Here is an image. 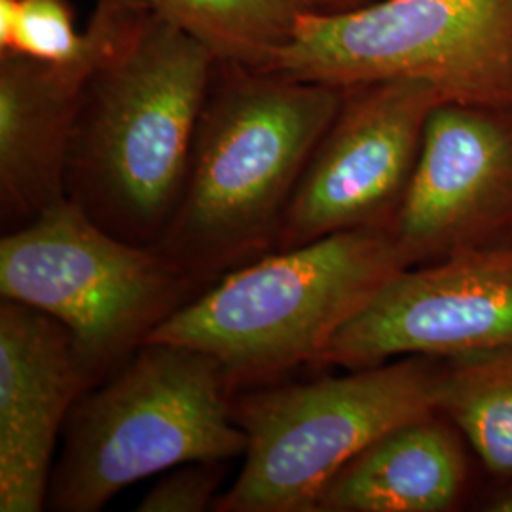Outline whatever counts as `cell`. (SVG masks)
<instances>
[{
	"label": "cell",
	"mask_w": 512,
	"mask_h": 512,
	"mask_svg": "<svg viewBox=\"0 0 512 512\" xmlns=\"http://www.w3.org/2000/svg\"><path fill=\"white\" fill-rule=\"evenodd\" d=\"M342 88L217 61L183 198L156 249L188 279L275 247L285 209Z\"/></svg>",
	"instance_id": "6da1fadb"
},
{
	"label": "cell",
	"mask_w": 512,
	"mask_h": 512,
	"mask_svg": "<svg viewBox=\"0 0 512 512\" xmlns=\"http://www.w3.org/2000/svg\"><path fill=\"white\" fill-rule=\"evenodd\" d=\"M217 57L150 14L84 86L67 196L103 228L154 247L173 219Z\"/></svg>",
	"instance_id": "7a4b0ae2"
},
{
	"label": "cell",
	"mask_w": 512,
	"mask_h": 512,
	"mask_svg": "<svg viewBox=\"0 0 512 512\" xmlns=\"http://www.w3.org/2000/svg\"><path fill=\"white\" fill-rule=\"evenodd\" d=\"M410 268L387 228H359L241 264L145 342L198 349L232 385L319 363L349 319Z\"/></svg>",
	"instance_id": "3957f363"
},
{
	"label": "cell",
	"mask_w": 512,
	"mask_h": 512,
	"mask_svg": "<svg viewBox=\"0 0 512 512\" xmlns=\"http://www.w3.org/2000/svg\"><path fill=\"white\" fill-rule=\"evenodd\" d=\"M232 382L209 355L145 342L109 384L76 404L52 478L55 511H101L129 484L247 450Z\"/></svg>",
	"instance_id": "277c9868"
},
{
	"label": "cell",
	"mask_w": 512,
	"mask_h": 512,
	"mask_svg": "<svg viewBox=\"0 0 512 512\" xmlns=\"http://www.w3.org/2000/svg\"><path fill=\"white\" fill-rule=\"evenodd\" d=\"M440 365L435 357H403L234 397L232 416L247 437L245 463L213 511L313 512L332 476L366 446L437 414Z\"/></svg>",
	"instance_id": "5b68a950"
},
{
	"label": "cell",
	"mask_w": 512,
	"mask_h": 512,
	"mask_svg": "<svg viewBox=\"0 0 512 512\" xmlns=\"http://www.w3.org/2000/svg\"><path fill=\"white\" fill-rule=\"evenodd\" d=\"M262 73L349 88L412 78L448 101L512 107V0H374L304 14Z\"/></svg>",
	"instance_id": "8992f818"
},
{
	"label": "cell",
	"mask_w": 512,
	"mask_h": 512,
	"mask_svg": "<svg viewBox=\"0 0 512 512\" xmlns=\"http://www.w3.org/2000/svg\"><path fill=\"white\" fill-rule=\"evenodd\" d=\"M190 283L156 247L112 234L69 196L0 241L2 298L63 325L92 378L143 346Z\"/></svg>",
	"instance_id": "52a82bcc"
},
{
	"label": "cell",
	"mask_w": 512,
	"mask_h": 512,
	"mask_svg": "<svg viewBox=\"0 0 512 512\" xmlns=\"http://www.w3.org/2000/svg\"><path fill=\"white\" fill-rule=\"evenodd\" d=\"M342 90L338 112L285 209L277 249L387 228L414 175L427 120L448 101L433 84L412 78Z\"/></svg>",
	"instance_id": "ba28073f"
},
{
	"label": "cell",
	"mask_w": 512,
	"mask_h": 512,
	"mask_svg": "<svg viewBox=\"0 0 512 512\" xmlns=\"http://www.w3.org/2000/svg\"><path fill=\"white\" fill-rule=\"evenodd\" d=\"M512 351V247L404 268L330 340L319 365Z\"/></svg>",
	"instance_id": "9c48e42d"
},
{
	"label": "cell",
	"mask_w": 512,
	"mask_h": 512,
	"mask_svg": "<svg viewBox=\"0 0 512 512\" xmlns=\"http://www.w3.org/2000/svg\"><path fill=\"white\" fill-rule=\"evenodd\" d=\"M387 230L408 266L512 247V107L442 101Z\"/></svg>",
	"instance_id": "30bf717a"
},
{
	"label": "cell",
	"mask_w": 512,
	"mask_h": 512,
	"mask_svg": "<svg viewBox=\"0 0 512 512\" xmlns=\"http://www.w3.org/2000/svg\"><path fill=\"white\" fill-rule=\"evenodd\" d=\"M92 380L71 334L50 315L0 308V511L44 509L57 433Z\"/></svg>",
	"instance_id": "8fae6325"
},
{
	"label": "cell",
	"mask_w": 512,
	"mask_h": 512,
	"mask_svg": "<svg viewBox=\"0 0 512 512\" xmlns=\"http://www.w3.org/2000/svg\"><path fill=\"white\" fill-rule=\"evenodd\" d=\"M84 82L18 54H0L2 215L31 222L67 198V162Z\"/></svg>",
	"instance_id": "7c38bea8"
},
{
	"label": "cell",
	"mask_w": 512,
	"mask_h": 512,
	"mask_svg": "<svg viewBox=\"0 0 512 512\" xmlns=\"http://www.w3.org/2000/svg\"><path fill=\"white\" fill-rule=\"evenodd\" d=\"M467 484L458 429L440 414L408 421L346 463L313 512H448Z\"/></svg>",
	"instance_id": "4fadbf2b"
},
{
	"label": "cell",
	"mask_w": 512,
	"mask_h": 512,
	"mask_svg": "<svg viewBox=\"0 0 512 512\" xmlns=\"http://www.w3.org/2000/svg\"><path fill=\"white\" fill-rule=\"evenodd\" d=\"M92 14L80 33L69 0H0V54H18L88 82L147 21Z\"/></svg>",
	"instance_id": "5bb4252c"
},
{
	"label": "cell",
	"mask_w": 512,
	"mask_h": 512,
	"mask_svg": "<svg viewBox=\"0 0 512 512\" xmlns=\"http://www.w3.org/2000/svg\"><path fill=\"white\" fill-rule=\"evenodd\" d=\"M154 16L196 38L220 63L262 71L293 40L313 0H148Z\"/></svg>",
	"instance_id": "9a60e30c"
},
{
	"label": "cell",
	"mask_w": 512,
	"mask_h": 512,
	"mask_svg": "<svg viewBox=\"0 0 512 512\" xmlns=\"http://www.w3.org/2000/svg\"><path fill=\"white\" fill-rule=\"evenodd\" d=\"M437 414L458 429L488 473L512 478V351L442 359Z\"/></svg>",
	"instance_id": "2e32d148"
},
{
	"label": "cell",
	"mask_w": 512,
	"mask_h": 512,
	"mask_svg": "<svg viewBox=\"0 0 512 512\" xmlns=\"http://www.w3.org/2000/svg\"><path fill=\"white\" fill-rule=\"evenodd\" d=\"M220 461L184 463L165 471L139 503V512H202L213 509L220 484Z\"/></svg>",
	"instance_id": "e0dca14e"
},
{
	"label": "cell",
	"mask_w": 512,
	"mask_h": 512,
	"mask_svg": "<svg viewBox=\"0 0 512 512\" xmlns=\"http://www.w3.org/2000/svg\"><path fill=\"white\" fill-rule=\"evenodd\" d=\"M93 12L114 19H139L152 14L148 0H95Z\"/></svg>",
	"instance_id": "ac0fdd59"
},
{
	"label": "cell",
	"mask_w": 512,
	"mask_h": 512,
	"mask_svg": "<svg viewBox=\"0 0 512 512\" xmlns=\"http://www.w3.org/2000/svg\"><path fill=\"white\" fill-rule=\"evenodd\" d=\"M370 2H374V0H313L311 10L323 12V14H336V12H346V10L365 6Z\"/></svg>",
	"instance_id": "d6986e66"
},
{
	"label": "cell",
	"mask_w": 512,
	"mask_h": 512,
	"mask_svg": "<svg viewBox=\"0 0 512 512\" xmlns=\"http://www.w3.org/2000/svg\"><path fill=\"white\" fill-rule=\"evenodd\" d=\"M486 509L492 512H512V486L495 495Z\"/></svg>",
	"instance_id": "ffe728a7"
}]
</instances>
